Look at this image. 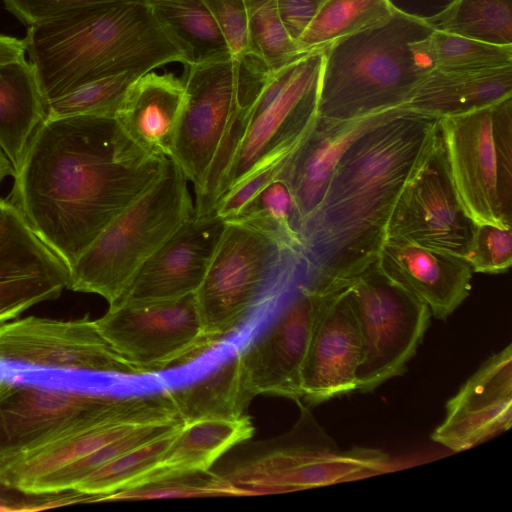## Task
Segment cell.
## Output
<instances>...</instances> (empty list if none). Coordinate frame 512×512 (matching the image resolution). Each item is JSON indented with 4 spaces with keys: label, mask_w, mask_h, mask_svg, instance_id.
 I'll return each mask as SVG.
<instances>
[{
    "label": "cell",
    "mask_w": 512,
    "mask_h": 512,
    "mask_svg": "<svg viewBox=\"0 0 512 512\" xmlns=\"http://www.w3.org/2000/svg\"><path fill=\"white\" fill-rule=\"evenodd\" d=\"M167 159L141 150L113 116L44 119L13 172L10 200L70 268Z\"/></svg>",
    "instance_id": "cell-1"
},
{
    "label": "cell",
    "mask_w": 512,
    "mask_h": 512,
    "mask_svg": "<svg viewBox=\"0 0 512 512\" xmlns=\"http://www.w3.org/2000/svg\"><path fill=\"white\" fill-rule=\"evenodd\" d=\"M438 121L400 106L350 143L301 226L302 284L339 289L377 260L395 202Z\"/></svg>",
    "instance_id": "cell-2"
},
{
    "label": "cell",
    "mask_w": 512,
    "mask_h": 512,
    "mask_svg": "<svg viewBox=\"0 0 512 512\" xmlns=\"http://www.w3.org/2000/svg\"><path fill=\"white\" fill-rule=\"evenodd\" d=\"M46 102L94 80L172 62L181 47L141 0L81 7L28 26L23 39Z\"/></svg>",
    "instance_id": "cell-3"
},
{
    "label": "cell",
    "mask_w": 512,
    "mask_h": 512,
    "mask_svg": "<svg viewBox=\"0 0 512 512\" xmlns=\"http://www.w3.org/2000/svg\"><path fill=\"white\" fill-rule=\"evenodd\" d=\"M270 72L255 57L230 54L184 66L186 101L173 159L196 194L195 215L212 213L250 119V109Z\"/></svg>",
    "instance_id": "cell-4"
},
{
    "label": "cell",
    "mask_w": 512,
    "mask_h": 512,
    "mask_svg": "<svg viewBox=\"0 0 512 512\" xmlns=\"http://www.w3.org/2000/svg\"><path fill=\"white\" fill-rule=\"evenodd\" d=\"M432 30L396 7L387 21L325 47L317 116L346 121L401 106L428 71L410 44Z\"/></svg>",
    "instance_id": "cell-5"
},
{
    "label": "cell",
    "mask_w": 512,
    "mask_h": 512,
    "mask_svg": "<svg viewBox=\"0 0 512 512\" xmlns=\"http://www.w3.org/2000/svg\"><path fill=\"white\" fill-rule=\"evenodd\" d=\"M187 181L180 166L168 158L159 177L69 268V289L116 303L141 266L195 214Z\"/></svg>",
    "instance_id": "cell-6"
},
{
    "label": "cell",
    "mask_w": 512,
    "mask_h": 512,
    "mask_svg": "<svg viewBox=\"0 0 512 512\" xmlns=\"http://www.w3.org/2000/svg\"><path fill=\"white\" fill-rule=\"evenodd\" d=\"M296 403L300 416L290 432L222 474L240 496L323 487L399 469L382 450L340 449L308 407L301 400Z\"/></svg>",
    "instance_id": "cell-7"
},
{
    "label": "cell",
    "mask_w": 512,
    "mask_h": 512,
    "mask_svg": "<svg viewBox=\"0 0 512 512\" xmlns=\"http://www.w3.org/2000/svg\"><path fill=\"white\" fill-rule=\"evenodd\" d=\"M302 268L300 253L273 234L226 222L194 293L205 337L214 342L233 332L272 282L303 276Z\"/></svg>",
    "instance_id": "cell-8"
},
{
    "label": "cell",
    "mask_w": 512,
    "mask_h": 512,
    "mask_svg": "<svg viewBox=\"0 0 512 512\" xmlns=\"http://www.w3.org/2000/svg\"><path fill=\"white\" fill-rule=\"evenodd\" d=\"M347 291L361 339L356 391L367 393L406 371L432 315L376 261L348 283Z\"/></svg>",
    "instance_id": "cell-9"
},
{
    "label": "cell",
    "mask_w": 512,
    "mask_h": 512,
    "mask_svg": "<svg viewBox=\"0 0 512 512\" xmlns=\"http://www.w3.org/2000/svg\"><path fill=\"white\" fill-rule=\"evenodd\" d=\"M177 415L164 391L149 396L114 397L14 457L0 469V485L29 495L31 488L43 478L136 427Z\"/></svg>",
    "instance_id": "cell-10"
},
{
    "label": "cell",
    "mask_w": 512,
    "mask_h": 512,
    "mask_svg": "<svg viewBox=\"0 0 512 512\" xmlns=\"http://www.w3.org/2000/svg\"><path fill=\"white\" fill-rule=\"evenodd\" d=\"M475 224L454 186L438 121L395 202L386 238L407 240L464 258Z\"/></svg>",
    "instance_id": "cell-11"
},
{
    "label": "cell",
    "mask_w": 512,
    "mask_h": 512,
    "mask_svg": "<svg viewBox=\"0 0 512 512\" xmlns=\"http://www.w3.org/2000/svg\"><path fill=\"white\" fill-rule=\"evenodd\" d=\"M95 323L136 374L165 369L212 343L203 333L194 293L164 301L109 305Z\"/></svg>",
    "instance_id": "cell-12"
},
{
    "label": "cell",
    "mask_w": 512,
    "mask_h": 512,
    "mask_svg": "<svg viewBox=\"0 0 512 512\" xmlns=\"http://www.w3.org/2000/svg\"><path fill=\"white\" fill-rule=\"evenodd\" d=\"M323 65L324 49L305 54L294 62L274 99L261 110L250 109L220 197L254 169L290 155L303 141L317 118Z\"/></svg>",
    "instance_id": "cell-13"
},
{
    "label": "cell",
    "mask_w": 512,
    "mask_h": 512,
    "mask_svg": "<svg viewBox=\"0 0 512 512\" xmlns=\"http://www.w3.org/2000/svg\"><path fill=\"white\" fill-rule=\"evenodd\" d=\"M0 362L64 371L136 374L88 316L68 321L27 316L1 323Z\"/></svg>",
    "instance_id": "cell-14"
},
{
    "label": "cell",
    "mask_w": 512,
    "mask_h": 512,
    "mask_svg": "<svg viewBox=\"0 0 512 512\" xmlns=\"http://www.w3.org/2000/svg\"><path fill=\"white\" fill-rule=\"evenodd\" d=\"M321 292L300 283L268 329L238 352L245 388L252 397L302 400V369Z\"/></svg>",
    "instance_id": "cell-15"
},
{
    "label": "cell",
    "mask_w": 512,
    "mask_h": 512,
    "mask_svg": "<svg viewBox=\"0 0 512 512\" xmlns=\"http://www.w3.org/2000/svg\"><path fill=\"white\" fill-rule=\"evenodd\" d=\"M65 262L11 200L0 199V324L69 289Z\"/></svg>",
    "instance_id": "cell-16"
},
{
    "label": "cell",
    "mask_w": 512,
    "mask_h": 512,
    "mask_svg": "<svg viewBox=\"0 0 512 512\" xmlns=\"http://www.w3.org/2000/svg\"><path fill=\"white\" fill-rule=\"evenodd\" d=\"M493 105L441 118L439 129L454 186L469 217L475 223L512 226L503 218L499 198Z\"/></svg>",
    "instance_id": "cell-17"
},
{
    "label": "cell",
    "mask_w": 512,
    "mask_h": 512,
    "mask_svg": "<svg viewBox=\"0 0 512 512\" xmlns=\"http://www.w3.org/2000/svg\"><path fill=\"white\" fill-rule=\"evenodd\" d=\"M347 286L321 292L301 378L302 400L309 405L357 389L361 339Z\"/></svg>",
    "instance_id": "cell-18"
},
{
    "label": "cell",
    "mask_w": 512,
    "mask_h": 512,
    "mask_svg": "<svg viewBox=\"0 0 512 512\" xmlns=\"http://www.w3.org/2000/svg\"><path fill=\"white\" fill-rule=\"evenodd\" d=\"M225 226L226 221L214 213L194 214L141 266L114 304L164 301L195 293Z\"/></svg>",
    "instance_id": "cell-19"
},
{
    "label": "cell",
    "mask_w": 512,
    "mask_h": 512,
    "mask_svg": "<svg viewBox=\"0 0 512 512\" xmlns=\"http://www.w3.org/2000/svg\"><path fill=\"white\" fill-rule=\"evenodd\" d=\"M512 423V347L489 357L446 403L431 439L446 448L468 450Z\"/></svg>",
    "instance_id": "cell-20"
},
{
    "label": "cell",
    "mask_w": 512,
    "mask_h": 512,
    "mask_svg": "<svg viewBox=\"0 0 512 512\" xmlns=\"http://www.w3.org/2000/svg\"><path fill=\"white\" fill-rule=\"evenodd\" d=\"M113 398L0 380V469L26 449Z\"/></svg>",
    "instance_id": "cell-21"
},
{
    "label": "cell",
    "mask_w": 512,
    "mask_h": 512,
    "mask_svg": "<svg viewBox=\"0 0 512 512\" xmlns=\"http://www.w3.org/2000/svg\"><path fill=\"white\" fill-rule=\"evenodd\" d=\"M376 262L439 320L448 318L471 291L473 271L465 258L452 253L387 237Z\"/></svg>",
    "instance_id": "cell-22"
},
{
    "label": "cell",
    "mask_w": 512,
    "mask_h": 512,
    "mask_svg": "<svg viewBox=\"0 0 512 512\" xmlns=\"http://www.w3.org/2000/svg\"><path fill=\"white\" fill-rule=\"evenodd\" d=\"M399 107L346 121L317 116L314 125L290 154L278 175L286 182L293 195L300 230L320 201L335 165L350 143Z\"/></svg>",
    "instance_id": "cell-23"
},
{
    "label": "cell",
    "mask_w": 512,
    "mask_h": 512,
    "mask_svg": "<svg viewBox=\"0 0 512 512\" xmlns=\"http://www.w3.org/2000/svg\"><path fill=\"white\" fill-rule=\"evenodd\" d=\"M186 101L181 78L147 72L127 89L115 119L127 137L150 155L172 158Z\"/></svg>",
    "instance_id": "cell-24"
},
{
    "label": "cell",
    "mask_w": 512,
    "mask_h": 512,
    "mask_svg": "<svg viewBox=\"0 0 512 512\" xmlns=\"http://www.w3.org/2000/svg\"><path fill=\"white\" fill-rule=\"evenodd\" d=\"M512 96V65L466 71L428 70L401 105L441 119L493 105Z\"/></svg>",
    "instance_id": "cell-25"
},
{
    "label": "cell",
    "mask_w": 512,
    "mask_h": 512,
    "mask_svg": "<svg viewBox=\"0 0 512 512\" xmlns=\"http://www.w3.org/2000/svg\"><path fill=\"white\" fill-rule=\"evenodd\" d=\"M253 432L247 415L239 419L185 422L158 463L124 489L182 473L207 471L230 448L251 438Z\"/></svg>",
    "instance_id": "cell-26"
},
{
    "label": "cell",
    "mask_w": 512,
    "mask_h": 512,
    "mask_svg": "<svg viewBox=\"0 0 512 512\" xmlns=\"http://www.w3.org/2000/svg\"><path fill=\"white\" fill-rule=\"evenodd\" d=\"M44 117L45 101L30 62L23 57L0 66V149L13 171Z\"/></svg>",
    "instance_id": "cell-27"
},
{
    "label": "cell",
    "mask_w": 512,
    "mask_h": 512,
    "mask_svg": "<svg viewBox=\"0 0 512 512\" xmlns=\"http://www.w3.org/2000/svg\"><path fill=\"white\" fill-rule=\"evenodd\" d=\"M184 422L199 419H239L252 401L236 353L203 378L177 389H165Z\"/></svg>",
    "instance_id": "cell-28"
},
{
    "label": "cell",
    "mask_w": 512,
    "mask_h": 512,
    "mask_svg": "<svg viewBox=\"0 0 512 512\" xmlns=\"http://www.w3.org/2000/svg\"><path fill=\"white\" fill-rule=\"evenodd\" d=\"M141 1L181 47L188 65L230 54L220 29L202 0Z\"/></svg>",
    "instance_id": "cell-29"
},
{
    "label": "cell",
    "mask_w": 512,
    "mask_h": 512,
    "mask_svg": "<svg viewBox=\"0 0 512 512\" xmlns=\"http://www.w3.org/2000/svg\"><path fill=\"white\" fill-rule=\"evenodd\" d=\"M396 6L392 0H325L295 41L303 54L387 21Z\"/></svg>",
    "instance_id": "cell-30"
},
{
    "label": "cell",
    "mask_w": 512,
    "mask_h": 512,
    "mask_svg": "<svg viewBox=\"0 0 512 512\" xmlns=\"http://www.w3.org/2000/svg\"><path fill=\"white\" fill-rule=\"evenodd\" d=\"M425 20L433 30L494 45H512V0H452Z\"/></svg>",
    "instance_id": "cell-31"
},
{
    "label": "cell",
    "mask_w": 512,
    "mask_h": 512,
    "mask_svg": "<svg viewBox=\"0 0 512 512\" xmlns=\"http://www.w3.org/2000/svg\"><path fill=\"white\" fill-rule=\"evenodd\" d=\"M410 46L427 70L466 71L512 65V45H494L437 30Z\"/></svg>",
    "instance_id": "cell-32"
},
{
    "label": "cell",
    "mask_w": 512,
    "mask_h": 512,
    "mask_svg": "<svg viewBox=\"0 0 512 512\" xmlns=\"http://www.w3.org/2000/svg\"><path fill=\"white\" fill-rule=\"evenodd\" d=\"M184 423L179 415L144 423L121 438L43 478L31 488L29 495H54L73 490L96 469Z\"/></svg>",
    "instance_id": "cell-33"
},
{
    "label": "cell",
    "mask_w": 512,
    "mask_h": 512,
    "mask_svg": "<svg viewBox=\"0 0 512 512\" xmlns=\"http://www.w3.org/2000/svg\"><path fill=\"white\" fill-rule=\"evenodd\" d=\"M183 425L101 466L81 480L73 490L92 496L94 502H98L104 496L124 489L158 463Z\"/></svg>",
    "instance_id": "cell-34"
},
{
    "label": "cell",
    "mask_w": 512,
    "mask_h": 512,
    "mask_svg": "<svg viewBox=\"0 0 512 512\" xmlns=\"http://www.w3.org/2000/svg\"><path fill=\"white\" fill-rule=\"evenodd\" d=\"M273 234L301 255L300 221L293 195L277 176L230 221Z\"/></svg>",
    "instance_id": "cell-35"
},
{
    "label": "cell",
    "mask_w": 512,
    "mask_h": 512,
    "mask_svg": "<svg viewBox=\"0 0 512 512\" xmlns=\"http://www.w3.org/2000/svg\"><path fill=\"white\" fill-rule=\"evenodd\" d=\"M254 56L269 72L279 70L305 54L285 29L276 0H244Z\"/></svg>",
    "instance_id": "cell-36"
},
{
    "label": "cell",
    "mask_w": 512,
    "mask_h": 512,
    "mask_svg": "<svg viewBox=\"0 0 512 512\" xmlns=\"http://www.w3.org/2000/svg\"><path fill=\"white\" fill-rule=\"evenodd\" d=\"M143 74L128 71L86 83L46 102L44 119L77 115L114 117L129 86Z\"/></svg>",
    "instance_id": "cell-37"
},
{
    "label": "cell",
    "mask_w": 512,
    "mask_h": 512,
    "mask_svg": "<svg viewBox=\"0 0 512 512\" xmlns=\"http://www.w3.org/2000/svg\"><path fill=\"white\" fill-rule=\"evenodd\" d=\"M240 496L239 491L220 473L197 471L182 473L113 492L100 501Z\"/></svg>",
    "instance_id": "cell-38"
},
{
    "label": "cell",
    "mask_w": 512,
    "mask_h": 512,
    "mask_svg": "<svg viewBox=\"0 0 512 512\" xmlns=\"http://www.w3.org/2000/svg\"><path fill=\"white\" fill-rule=\"evenodd\" d=\"M512 226L476 223L464 257L473 272L498 274L512 264Z\"/></svg>",
    "instance_id": "cell-39"
},
{
    "label": "cell",
    "mask_w": 512,
    "mask_h": 512,
    "mask_svg": "<svg viewBox=\"0 0 512 512\" xmlns=\"http://www.w3.org/2000/svg\"><path fill=\"white\" fill-rule=\"evenodd\" d=\"M493 135L502 214L512 225V96L493 105Z\"/></svg>",
    "instance_id": "cell-40"
},
{
    "label": "cell",
    "mask_w": 512,
    "mask_h": 512,
    "mask_svg": "<svg viewBox=\"0 0 512 512\" xmlns=\"http://www.w3.org/2000/svg\"><path fill=\"white\" fill-rule=\"evenodd\" d=\"M202 1L207 6L218 28L220 29L231 56L239 60L255 57L250 39L248 15L245 1Z\"/></svg>",
    "instance_id": "cell-41"
},
{
    "label": "cell",
    "mask_w": 512,
    "mask_h": 512,
    "mask_svg": "<svg viewBox=\"0 0 512 512\" xmlns=\"http://www.w3.org/2000/svg\"><path fill=\"white\" fill-rule=\"evenodd\" d=\"M289 156L251 171L220 197L212 213L226 222L232 220L248 202L277 178Z\"/></svg>",
    "instance_id": "cell-42"
},
{
    "label": "cell",
    "mask_w": 512,
    "mask_h": 512,
    "mask_svg": "<svg viewBox=\"0 0 512 512\" xmlns=\"http://www.w3.org/2000/svg\"><path fill=\"white\" fill-rule=\"evenodd\" d=\"M121 1L137 0H3L6 8L27 26L81 7Z\"/></svg>",
    "instance_id": "cell-43"
},
{
    "label": "cell",
    "mask_w": 512,
    "mask_h": 512,
    "mask_svg": "<svg viewBox=\"0 0 512 512\" xmlns=\"http://www.w3.org/2000/svg\"><path fill=\"white\" fill-rule=\"evenodd\" d=\"M325 0H276L281 21L296 41L309 26Z\"/></svg>",
    "instance_id": "cell-44"
},
{
    "label": "cell",
    "mask_w": 512,
    "mask_h": 512,
    "mask_svg": "<svg viewBox=\"0 0 512 512\" xmlns=\"http://www.w3.org/2000/svg\"><path fill=\"white\" fill-rule=\"evenodd\" d=\"M12 490L0 485V511L27 510L24 504H29L32 510H34L33 505L30 503L21 502L10 496L9 492Z\"/></svg>",
    "instance_id": "cell-45"
},
{
    "label": "cell",
    "mask_w": 512,
    "mask_h": 512,
    "mask_svg": "<svg viewBox=\"0 0 512 512\" xmlns=\"http://www.w3.org/2000/svg\"><path fill=\"white\" fill-rule=\"evenodd\" d=\"M13 172L11 163L0 149V185L7 176L13 175Z\"/></svg>",
    "instance_id": "cell-46"
}]
</instances>
